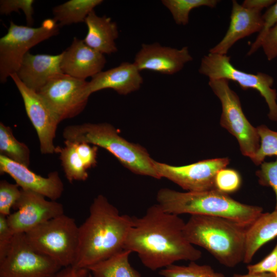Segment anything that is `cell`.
Wrapping results in <instances>:
<instances>
[{"label":"cell","mask_w":277,"mask_h":277,"mask_svg":"<svg viewBox=\"0 0 277 277\" xmlns=\"http://www.w3.org/2000/svg\"><path fill=\"white\" fill-rule=\"evenodd\" d=\"M84 23L88 30L83 40L88 46L103 54H110L117 51L115 40L118 36V28L110 17L99 16L93 10Z\"/></svg>","instance_id":"obj_21"},{"label":"cell","mask_w":277,"mask_h":277,"mask_svg":"<svg viewBox=\"0 0 277 277\" xmlns=\"http://www.w3.org/2000/svg\"><path fill=\"white\" fill-rule=\"evenodd\" d=\"M103 2L102 0L68 1L53 8V18L59 27L85 22L88 14Z\"/></svg>","instance_id":"obj_24"},{"label":"cell","mask_w":277,"mask_h":277,"mask_svg":"<svg viewBox=\"0 0 277 277\" xmlns=\"http://www.w3.org/2000/svg\"><path fill=\"white\" fill-rule=\"evenodd\" d=\"M248 273H277V243L271 252L259 262L248 265Z\"/></svg>","instance_id":"obj_35"},{"label":"cell","mask_w":277,"mask_h":277,"mask_svg":"<svg viewBox=\"0 0 277 277\" xmlns=\"http://www.w3.org/2000/svg\"><path fill=\"white\" fill-rule=\"evenodd\" d=\"M0 172L10 175L21 189L39 193L50 200L56 201L64 191V184L57 171L43 177L2 155H0Z\"/></svg>","instance_id":"obj_16"},{"label":"cell","mask_w":277,"mask_h":277,"mask_svg":"<svg viewBox=\"0 0 277 277\" xmlns=\"http://www.w3.org/2000/svg\"><path fill=\"white\" fill-rule=\"evenodd\" d=\"M89 273H90V277H92L90 272H89Z\"/></svg>","instance_id":"obj_42"},{"label":"cell","mask_w":277,"mask_h":277,"mask_svg":"<svg viewBox=\"0 0 277 277\" xmlns=\"http://www.w3.org/2000/svg\"><path fill=\"white\" fill-rule=\"evenodd\" d=\"M13 208L16 211L7 216V221L14 234L25 233L64 214V206L61 203L47 200L42 194L22 189Z\"/></svg>","instance_id":"obj_13"},{"label":"cell","mask_w":277,"mask_h":277,"mask_svg":"<svg viewBox=\"0 0 277 277\" xmlns=\"http://www.w3.org/2000/svg\"><path fill=\"white\" fill-rule=\"evenodd\" d=\"M193 60L188 47L177 49L162 46L159 43L143 44L133 63L138 69L172 75L180 71Z\"/></svg>","instance_id":"obj_15"},{"label":"cell","mask_w":277,"mask_h":277,"mask_svg":"<svg viewBox=\"0 0 277 277\" xmlns=\"http://www.w3.org/2000/svg\"><path fill=\"white\" fill-rule=\"evenodd\" d=\"M63 148L56 147L67 180L72 183L75 181H84L88 177L87 169L77 152L74 143L65 141Z\"/></svg>","instance_id":"obj_25"},{"label":"cell","mask_w":277,"mask_h":277,"mask_svg":"<svg viewBox=\"0 0 277 277\" xmlns=\"http://www.w3.org/2000/svg\"><path fill=\"white\" fill-rule=\"evenodd\" d=\"M256 128L260 138V145L251 160L254 164L259 165L267 156H277V131L270 129L264 125H261Z\"/></svg>","instance_id":"obj_29"},{"label":"cell","mask_w":277,"mask_h":277,"mask_svg":"<svg viewBox=\"0 0 277 277\" xmlns=\"http://www.w3.org/2000/svg\"><path fill=\"white\" fill-rule=\"evenodd\" d=\"M162 4L171 13L175 23L186 25L189 23L192 10L201 7L213 8L220 2L218 0H163Z\"/></svg>","instance_id":"obj_27"},{"label":"cell","mask_w":277,"mask_h":277,"mask_svg":"<svg viewBox=\"0 0 277 277\" xmlns=\"http://www.w3.org/2000/svg\"><path fill=\"white\" fill-rule=\"evenodd\" d=\"M10 77L22 96L27 116L36 131L41 153L56 152L53 142L57 125L61 122L60 118L37 92L21 82L16 73Z\"/></svg>","instance_id":"obj_14"},{"label":"cell","mask_w":277,"mask_h":277,"mask_svg":"<svg viewBox=\"0 0 277 277\" xmlns=\"http://www.w3.org/2000/svg\"><path fill=\"white\" fill-rule=\"evenodd\" d=\"M58 24L53 18L45 19L39 27L17 25L10 22L7 33L0 38V81L18 70L22 60L34 46L59 33Z\"/></svg>","instance_id":"obj_7"},{"label":"cell","mask_w":277,"mask_h":277,"mask_svg":"<svg viewBox=\"0 0 277 277\" xmlns=\"http://www.w3.org/2000/svg\"><path fill=\"white\" fill-rule=\"evenodd\" d=\"M62 58V53L50 55L28 52L16 73L27 87L38 92L52 78L63 73L61 68Z\"/></svg>","instance_id":"obj_19"},{"label":"cell","mask_w":277,"mask_h":277,"mask_svg":"<svg viewBox=\"0 0 277 277\" xmlns=\"http://www.w3.org/2000/svg\"><path fill=\"white\" fill-rule=\"evenodd\" d=\"M62 268L32 246L25 233H17L0 259V277H55Z\"/></svg>","instance_id":"obj_10"},{"label":"cell","mask_w":277,"mask_h":277,"mask_svg":"<svg viewBox=\"0 0 277 277\" xmlns=\"http://www.w3.org/2000/svg\"><path fill=\"white\" fill-rule=\"evenodd\" d=\"M73 143L87 169L95 166L97 163L98 147L91 146V144L86 143Z\"/></svg>","instance_id":"obj_36"},{"label":"cell","mask_w":277,"mask_h":277,"mask_svg":"<svg viewBox=\"0 0 277 277\" xmlns=\"http://www.w3.org/2000/svg\"><path fill=\"white\" fill-rule=\"evenodd\" d=\"M261 12L256 9L245 8L236 1H232L228 29L222 40L209 52L227 54L237 41L253 33H259L263 25Z\"/></svg>","instance_id":"obj_18"},{"label":"cell","mask_w":277,"mask_h":277,"mask_svg":"<svg viewBox=\"0 0 277 277\" xmlns=\"http://www.w3.org/2000/svg\"><path fill=\"white\" fill-rule=\"evenodd\" d=\"M241 183L240 174L232 169L223 168L218 171L215 177V188L228 194L237 191Z\"/></svg>","instance_id":"obj_30"},{"label":"cell","mask_w":277,"mask_h":277,"mask_svg":"<svg viewBox=\"0 0 277 277\" xmlns=\"http://www.w3.org/2000/svg\"><path fill=\"white\" fill-rule=\"evenodd\" d=\"M0 155L10 160L29 166L30 151L24 143L18 141L14 136L12 129L0 123Z\"/></svg>","instance_id":"obj_26"},{"label":"cell","mask_w":277,"mask_h":277,"mask_svg":"<svg viewBox=\"0 0 277 277\" xmlns=\"http://www.w3.org/2000/svg\"><path fill=\"white\" fill-rule=\"evenodd\" d=\"M131 253L123 249L87 270L92 277H142L129 263V256Z\"/></svg>","instance_id":"obj_23"},{"label":"cell","mask_w":277,"mask_h":277,"mask_svg":"<svg viewBox=\"0 0 277 277\" xmlns=\"http://www.w3.org/2000/svg\"><path fill=\"white\" fill-rule=\"evenodd\" d=\"M199 72L209 80L226 79L237 83L243 90H256L268 105L269 118L277 122V92L272 88L274 79L271 75L260 72L253 74L240 70L231 64L230 56L210 52L202 58Z\"/></svg>","instance_id":"obj_8"},{"label":"cell","mask_w":277,"mask_h":277,"mask_svg":"<svg viewBox=\"0 0 277 277\" xmlns=\"http://www.w3.org/2000/svg\"><path fill=\"white\" fill-rule=\"evenodd\" d=\"M255 174L261 185L273 189L276 199L274 210H277V159L273 162H263Z\"/></svg>","instance_id":"obj_34"},{"label":"cell","mask_w":277,"mask_h":277,"mask_svg":"<svg viewBox=\"0 0 277 277\" xmlns=\"http://www.w3.org/2000/svg\"><path fill=\"white\" fill-rule=\"evenodd\" d=\"M263 25L255 41L247 53L250 56L261 47L264 38L268 31L277 24V1L262 14Z\"/></svg>","instance_id":"obj_32"},{"label":"cell","mask_w":277,"mask_h":277,"mask_svg":"<svg viewBox=\"0 0 277 277\" xmlns=\"http://www.w3.org/2000/svg\"><path fill=\"white\" fill-rule=\"evenodd\" d=\"M156 200L169 213L218 216L247 229L263 213L262 207L241 203L216 189L180 192L164 188L158 191Z\"/></svg>","instance_id":"obj_3"},{"label":"cell","mask_w":277,"mask_h":277,"mask_svg":"<svg viewBox=\"0 0 277 277\" xmlns=\"http://www.w3.org/2000/svg\"><path fill=\"white\" fill-rule=\"evenodd\" d=\"M275 2L274 0H245L242 5L245 8L261 11L264 8L270 7Z\"/></svg>","instance_id":"obj_40"},{"label":"cell","mask_w":277,"mask_h":277,"mask_svg":"<svg viewBox=\"0 0 277 277\" xmlns=\"http://www.w3.org/2000/svg\"><path fill=\"white\" fill-rule=\"evenodd\" d=\"M231 277H275V274L267 272L248 273L245 274H234Z\"/></svg>","instance_id":"obj_41"},{"label":"cell","mask_w":277,"mask_h":277,"mask_svg":"<svg viewBox=\"0 0 277 277\" xmlns=\"http://www.w3.org/2000/svg\"><path fill=\"white\" fill-rule=\"evenodd\" d=\"M275 277H277V273L275 274Z\"/></svg>","instance_id":"obj_43"},{"label":"cell","mask_w":277,"mask_h":277,"mask_svg":"<svg viewBox=\"0 0 277 277\" xmlns=\"http://www.w3.org/2000/svg\"><path fill=\"white\" fill-rule=\"evenodd\" d=\"M185 224L179 215L153 205L142 216L133 217L124 249L136 253L142 263L152 271L179 261H197L202 252L185 238Z\"/></svg>","instance_id":"obj_1"},{"label":"cell","mask_w":277,"mask_h":277,"mask_svg":"<svg viewBox=\"0 0 277 277\" xmlns=\"http://www.w3.org/2000/svg\"><path fill=\"white\" fill-rule=\"evenodd\" d=\"M21 189L17 184H12L6 180L0 182V214L8 216L11 213V209L19 199Z\"/></svg>","instance_id":"obj_31"},{"label":"cell","mask_w":277,"mask_h":277,"mask_svg":"<svg viewBox=\"0 0 277 277\" xmlns=\"http://www.w3.org/2000/svg\"><path fill=\"white\" fill-rule=\"evenodd\" d=\"M159 274L163 277H225L216 272L207 265H199L191 261L187 266L171 265L161 269Z\"/></svg>","instance_id":"obj_28"},{"label":"cell","mask_w":277,"mask_h":277,"mask_svg":"<svg viewBox=\"0 0 277 277\" xmlns=\"http://www.w3.org/2000/svg\"><path fill=\"white\" fill-rule=\"evenodd\" d=\"M34 2L33 0H1L0 13L2 15H8L12 12H19L21 9L26 16L27 26L31 27L33 24Z\"/></svg>","instance_id":"obj_33"},{"label":"cell","mask_w":277,"mask_h":277,"mask_svg":"<svg viewBox=\"0 0 277 277\" xmlns=\"http://www.w3.org/2000/svg\"><path fill=\"white\" fill-rule=\"evenodd\" d=\"M78 228L74 219L64 214L38 225L25 235L32 246L63 268L73 266L75 263Z\"/></svg>","instance_id":"obj_6"},{"label":"cell","mask_w":277,"mask_h":277,"mask_svg":"<svg viewBox=\"0 0 277 277\" xmlns=\"http://www.w3.org/2000/svg\"><path fill=\"white\" fill-rule=\"evenodd\" d=\"M143 82V77L135 65L123 62L91 77L88 90L91 95L103 89H111L120 94L127 95L138 90Z\"/></svg>","instance_id":"obj_20"},{"label":"cell","mask_w":277,"mask_h":277,"mask_svg":"<svg viewBox=\"0 0 277 277\" xmlns=\"http://www.w3.org/2000/svg\"><path fill=\"white\" fill-rule=\"evenodd\" d=\"M277 236V210L263 213L246 229L243 262L249 263L264 244Z\"/></svg>","instance_id":"obj_22"},{"label":"cell","mask_w":277,"mask_h":277,"mask_svg":"<svg viewBox=\"0 0 277 277\" xmlns=\"http://www.w3.org/2000/svg\"><path fill=\"white\" fill-rule=\"evenodd\" d=\"M246 229L225 218L191 215L183 233L192 245L204 248L220 264L232 268L244 261Z\"/></svg>","instance_id":"obj_4"},{"label":"cell","mask_w":277,"mask_h":277,"mask_svg":"<svg viewBox=\"0 0 277 277\" xmlns=\"http://www.w3.org/2000/svg\"><path fill=\"white\" fill-rule=\"evenodd\" d=\"M61 68L64 74L86 80L102 71L106 63L104 54L88 46L83 39L74 37L62 52Z\"/></svg>","instance_id":"obj_17"},{"label":"cell","mask_w":277,"mask_h":277,"mask_svg":"<svg viewBox=\"0 0 277 277\" xmlns=\"http://www.w3.org/2000/svg\"><path fill=\"white\" fill-rule=\"evenodd\" d=\"M65 141L86 143L101 147L113 155L126 168L136 174L160 179L152 159L143 146L129 142L107 123L72 125L63 131Z\"/></svg>","instance_id":"obj_5"},{"label":"cell","mask_w":277,"mask_h":277,"mask_svg":"<svg viewBox=\"0 0 277 277\" xmlns=\"http://www.w3.org/2000/svg\"><path fill=\"white\" fill-rule=\"evenodd\" d=\"M14 234L7 221V216L0 214V259L7 253Z\"/></svg>","instance_id":"obj_37"},{"label":"cell","mask_w":277,"mask_h":277,"mask_svg":"<svg viewBox=\"0 0 277 277\" xmlns=\"http://www.w3.org/2000/svg\"><path fill=\"white\" fill-rule=\"evenodd\" d=\"M55 277H90V273L87 269L70 266L62 268Z\"/></svg>","instance_id":"obj_39"},{"label":"cell","mask_w":277,"mask_h":277,"mask_svg":"<svg viewBox=\"0 0 277 277\" xmlns=\"http://www.w3.org/2000/svg\"><path fill=\"white\" fill-rule=\"evenodd\" d=\"M208 85L221 103V126L236 138L242 154L251 160L260 147V138L257 128L245 115L239 96L227 80H209Z\"/></svg>","instance_id":"obj_9"},{"label":"cell","mask_w":277,"mask_h":277,"mask_svg":"<svg viewBox=\"0 0 277 277\" xmlns=\"http://www.w3.org/2000/svg\"><path fill=\"white\" fill-rule=\"evenodd\" d=\"M261 47L269 61L277 57V24L268 31Z\"/></svg>","instance_id":"obj_38"},{"label":"cell","mask_w":277,"mask_h":277,"mask_svg":"<svg viewBox=\"0 0 277 277\" xmlns=\"http://www.w3.org/2000/svg\"><path fill=\"white\" fill-rule=\"evenodd\" d=\"M88 85L86 80L62 73L52 78L37 93L62 121L84 110L90 95Z\"/></svg>","instance_id":"obj_11"},{"label":"cell","mask_w":277,"mask_h":277,"mask_svg":"<svg viewBox=\"0 0 277 277\" xmlns=\"http://www.w3.org/2000/svg\"><path fill=\"white\" fill-rule=\"evenodd\" d=\"M227 157L207 159L181 166H172L153 160L160 177L166 178L187 191H207L215 188V177L229 164Z\"/></svg>","instance_id":"obj_12"},{"label":"cell","mask_w":277,"mask_h":277,"mask_svg":"<svg viewBox=\"0 0 277 277\" xmlns=\"http://www.w3.org/2000/svg\"><path fill=\"white\" fill-rule=\"evenodd\" d=\"M133 217L121 214L104 195L93 200L89 214L78 228V247L73 266L88 269L124 249Z\"/></svg>","instance_id":"obj_2"}]
</instances>
